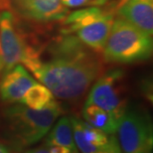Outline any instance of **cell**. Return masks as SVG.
Here are the masks:
<instances>
[{
  "label": "cell",
  "mask_w": 153,
  "mask_h": 153,
  "mask_svg": "<svg viewBox=\"0 0 153 153\" xmlns=\"http://www.w3.org/2000/svg\"><path fill=\"white\" fill-rule=\"evenodd\" d=\"M22 64L54 97L67 102L82 99L105 70L102 55L61 32L46 42L33 39Z\"/></svg>",
  "instance_id": "cell-1"
},
{
  "label": "cell",
  "mask_w": 153,
  "mask_h": 153,
  "mask_svg": "<svg viewBox=\"0 0 153 153\" xmlns=\"http://www.w3.org/2000/svg\"><path fill=\"white\" fill-rule=\"evenodd\" d=\"M63 111L56 100L43 109H32L20 102L8 105L0 118L1 138L22 153L47 135Z\"/></svg>",
  "instance_id": "cell-2"
},
{
  "label": "cell",
  "mask_w": 153,
  "mask_h": 153,
  "mask_svg": "<svg viewBox=\"0 0 153 153\" xmlns=\"http://www.w3.org/2000/svg\"><path fill=\"white\" fill-rule=\"evenodd\" d=\"M152 36L120 17H115L102 53L105 63L131 65L151 58Z\"/></svg>",
  "instance_id": "cell-3"
},
{
  "label": "cell",
  "mask_w": 153,
  "mask_h": 153,
  "mask_svg": "<svg viewBox=\"0 0 153 153\" xmlns=\"http://www.w3.org/2000/svg\"><path fill=\"white\" fill-rule=\"evenodd\" d=\"M115 4L105 7H82L69 12L61 33L78 38L91 50L102 55L115 18Z\"/></svg>",
  "instance_id": "cell-4"
},
{
  "label": "cell",
  "mask_w": 153,
  "mask_h": 153,
  "mask_svg": "<svg viewBox=\"0 0 153 153\" xmlns=\"http://www.w3.org/2000/svg\"><path fill=\"white\" fill-rule=\"evenodd\" d=\"M120 153H153V125L148 111L128 103L116 128Z\"/></svg>",
  "instance_id": "cell-5"
},
{
  "label": "cell",
  "mask_w": 153,
  "mask_h": 153,
  "mask_svg": "<svg viewBox=\"0 0 153 153\" xmlns=\"http://www.w3.org/2000/svg\"><path fill=\"white\" fill-rule=\"evenodd\" d=\"M85 103L100 106L118 121L128 105L123 70L112 68L103 71L91 87Z\"/></svg>",
  "instance_id": "cell-6"
},
{
  "label": "cell",
  "mask_w": 153,
  "mask_h": 153,
  "mask_svg": "<svg viewBox=\"0 0 153 153\" xmlns=\"http://www.w3.org/2000/svg\"><path fill=\"white\" fill-rule=\"evenodd\" d=\"M30 35L22 28L21 20L9 9L0 10V56L4 71L22 64Z\"/></svg>",
  "instance_id": "cell-7"
},
{
  "label": "cell",
  "mask_w": 153,
  "mask_h": 153,
  "mask_svg": "<svg viewBox=\"0 0 153 153\" xmlns=\"http://www.w3.org/2000/svg\"><path fill=\"white\" fill-rule=\"evenodd\" d=\"M7 9L20 20L33 24L62 22L69 14V8L61 1L49 0H6Z\"/></svg>",
  "instance_id": "cell-8"
},
{
  "label": "cell",
  "mask_w": 153,
  "mask_h": 153,
  "mask_svg": "<svg viewBox=\"0 0 153 153\" xmlns=\"http://www.w3.org/2000/svg\"><path fill=\"white\" fill-rule=\"evenodd\" d=\"M70 119L73 138L79 153H103L119 149L115 135H108L78 116L70 115Z\"/></svg>",
  "instance_id": "cell-9"
},
{
  "label": "cell",
  "mask_w": 153,
  "mask_h": 153,
  "mask_svg": "<svg viewBox=\"0 0 153 153\" xmlns=\"http://www.w3.org/2000/svg\"><path fill=\"white\" fill-rule=\"evenodd\" d=\"M37 81L21 64L2 72L0 79V100L6 105L20 102L24 94Z\"/></svg>",
  "instance_id": "cell-10"
},
{
  "label": "cell",
  "mask_w": 153,
  "mask_h": 153,
  "mask_svg": "<svg viewBox=\"0 0 153 153\" xmlns=\"http://www.w3.org/2000/svg\"><path fill=\"white\" fill-rule=\"evenodd\" d=\"M115 14L152 36L153 0H119Z\"/></svg>",
  "instance_id": "cell-11"
},
{
  "label": "cell",
  "mask_w": 153,
  "mask_h": 153,
  "mask_svg": "<svg viewBox=\"0 0 153 153\" xmlns=\"http://www.w3.org/2000/svg\"><path fill=\"white\" fill-rule=\"evenodd\" d=\"M82 119L94 128L103 131L108 135H114L117 128V120L102 108L91 103L84 105L82 111Z\"/></svg>",
  "instance_id": "cell-12"
},
{
  "label": "cell",
  "mask_w": 153,
  "mask_h": 153,
  "mask_svg": "<svg viewBox=\"0 0 153 153\" xmlns=\"http://www.w3.org/2000/svg\"><path fill=\"white\" fill-rule=\"evenodd\" d=\"M45 145H60L68 148L72 152H79L73 138V129L70 115L60 116L57 119L47 134Z\"/></svg>",
  "instance_id": "cell-13"
},
{
  "label": "cell",
  "mask_w": 153,
  "mask_h": 153,
  "mask_svg": "<svg viewBox=\"0 0 153 153\" xmlns=\"http://www.w3.org/2000/svg\"><path fill=\"white\" fill-rule=\"evenodd\" d=\"M54 100H56L52 91L44 85L37 82L26 91L20 103L32 109H43Z\"/></svg>",
  "instance_id": "cell-14"
},
{
  "label": "cell",
  "mask_w": 153,
  "mask_h": 153,
  "mask_svg": "<svg viewBox=\"0 0 153 153\" xmlns=\"http://www.w3.org/2000/svg\"><path fill=\"white\" fill-rule=\"evenodd\" d=\"M152 81L151 79L146 78L141 82V85H140V93L143 96V97L149 102L150 103H152L153 100V93H152Z\"/></svg>",
  "instance_id": "cell-15"
},
{
  "label": "cell",
  "mask_w": 153,
  "mask_h": 153,
  "mask_svg": "<svg viewBox=\"0 0 153 153\" xmlns=\"http://www.w3.org/2000/svg\"><path fill=\"white\" fill-rule=\"evenodd\" d=\"M61 3L67 8H82L94 6V0H60Z\"/></svg>",
  "instance_id": "cell-16"
},
{
  "label": "cell",
  "mask_w": 153,
  "mask_h": 153,
  "mask_svg": "<svg viewBox=\"0 0 153 153\" xmlns=\"http://www.w3.org/2000/svg\"><path fill=\"white\" fill-rule=\"evenodd\" d=\"M0 153H20V152L12 147L7 142H5L4 140L0 139Z\"/></svg>",
  "instance_id": "cell-17"
},
{
  "label": "cell",
  "mask_w": 153,
  "mask_h": 153,
  "mask_svg": "<svg viewBox=\"0 0 153 153\" xmlns=\"http://www.w3.org/2000/svg\"><path fill=\"white\" fill-rule=\"evenodd\" d=\"M22 153H50L47 147L44 146H40V147H36V148H31V149H26L25 151H23Z\"/></svg>",
  "instance_id": "cell-18"
},
{
  "label": "cell",
  "mask_w": 153,
  "mask_h": 153,
  "mask_svg": "<svg viewBox=\"0 0 153 153\" xmlns=\"http://www.w3.org/2000/svg\"><path fill=\"white\" fill-rule=\"evenodd\" d=\"M7 9V1L6 0H0V10Z\"/></svg>",
  "instance_id": "cell-19"
},
{
  "label": "cell",
  "mask_w": 153,
  "mask_h": 153,
  "mask_svg": "<svg viewBox=\"0 0 153 153\" xmlns=\"http://www.w3.org/2000/svg\"><path fill=\"white\" fill-rule=\"evenodd\" d=\"M3 70H4V66H3V62H2L1 56H0V75H1V74H2Z\"/></svg>",
  "instance_id": "cell-20"
},
{
  "label": "cell",
  "mask_w": 153,
  "mask_h": 153,
  "mask_svg": "<svg viewBox=\"0 0 153 153\" xmlns=\"http://www.w3.org/2000/svg\"><path fill=\"white\" fill-rule=\"evenodd\" d=\"M103 153H120V150L119 149H115V150H111V151H106Z\"/></svg>",
  "instance_id": "cell-21"
},
{
  "label": "cell",
  "mask_w": 153,
  "mask_h": 153,
  "mask_svg": "<svg viewBox=\"0 0 153 153\" xmlns=\"http://www.w3.org/2000/svg\"><path fill=\"white\" fill-rule=\"evenodd\" d=\"M49 1H60V0H49Z\"/></svg>",
  "instance_id": "cell-22"
}]
</instances>
